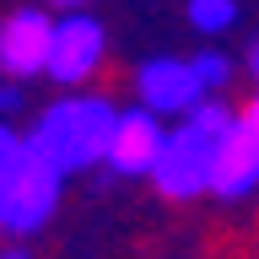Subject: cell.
Returning a JSON list of instances; mask_svg holds the SVG:
<instances>
[{
  "mask_svg": "<svg viewBox=\"0 0 259 259\" xmlns=\"http://www.w3.org/2000/svg\"><path fill=\"white\" fill-rule=\"evenodd\" d=\"M113 113H119V103H113L108 92H65L32 119V130L22 141H27L49 167H60V173L70 178V173H87V167L103 162Z\"/></svg>",
  "mask_w": 259,
  "mask_h": 259,
  "instance_id": "6da1fadb",
  "label": "cell"
},
{
  "mask_svg": "<svg viewBox=\"0 0 259 259\" xmlns=\"http://www.w3.org/2000/svg\"><path fill=\"white\" fill-rule=\"evenodd\" d=\"M227 124H232V108L222 97H200L173 130H162L157 162H151V184H157L167 200H194L205 194L210 184V162H216V146H222Z\"/></svg>",
  "mask_w": 259,
  "mask_h": 259,
  "instance_id": "7a4b0ae2",
  "label": "cell"
},
{
  "mask_svg": "<svg viewBox=\"0 0 259 259\" xmlns=\"http://www.w3.org/2000/svg\"><path fill=\"white\" fill-rule=\"evenodd\" d=\"M65 194V173L49 167L27 141H22V157L11 162V173L0 178V232L6 238H32L54 222Z\"/></svg>",
  "mask_w": 259,
  "mask_h": 259,
  "instance_id": "3957f363",
  "label": "cell"
},
{
  "mask_svg": "<svg viewBox=\"0 0 259 259\" xmlns=\"http://www.w3.org/2000/svg\"><path fill=\"white\" fill-rule=\"evenodd\" d=\"M108 60V27L92 11H60L49 16V49H44V76L65 92H81L87 81H97Z\"/></svg>",
  "mask_w": 259,
  "mask_h": 259,
  "instance_id": "277c9868",
  "label": "cell"
},
{
  "mask_svg": "<svg viewBox=\"0 0 259 259\" xmlns=\"http://www.w3.org/2000/svg\"><path fill=\"white\" fill-rule=\"evenodd\" d=\"M200 97L205 92H200L189 60H178V54H151V60L135 65V103L151 108L157 119H184Z\"/></svg>",
  "mask_w": 259,
  "mask_h": 259,
  "instance_id": "5b68a950",
  "label": "cell"
},
{
  "mask_svg": "<svg viewBox=\"0 0 259 259\" xmlns=\"http://www.w3.org/2000/svg\"><path fill=\"white\" fill-rule=\"evenodd\" d=\"M162 119L151 108H119L113 113V130H108V146H103V167L119 178H146L151 162H157V146H162Z\"/></svg>",
  "mask_w": 259,
  "mask_h": 259,
  "instance_id": "8992f818",
  "label": "cell"
},
{
  "mask_svg": "<svg viewBox=\"0 0 259 259\" xmlns=\"http://www.w3.org/2000/svg\"><path fill=\"white\" fill-rule=\"evenodd\" d=\"M44 49H49V11L44 6H16L0 16V76L32 81L44 76Z\"/></svg>",
  "mask_w": 259,
  "mask_h": 259,
  "instance_id": "52a82bcc",
  "label": "cell"
},
{
  "mask_svg": "<svg viewBox=\"0 0 259 259\" xmlns=\"http://www.w3.org/2000/svg\"><path fill=\"white\" fill-rule=\"evenodd\" d=\"M254 189H259V141L232 113V124H227L222 146H216V162H210L205 194H216V200H248Z\"/></svg>",
  "mask_w": 259,
  "mask_h": 259,
  "instance_id": "ba28073f",
  "label": "cell"
},
{
  "mask_svg": "<svg viewBox=\"0 0 259 259\" xmlns=\"http://www.w3.org/2000/svg\"><path fill=\"white\" fill-rule=\"evenodd\" d=\"M184 16H189V27L200 38H222V32L238 27V0H189Z\"/></svg>",
  "mask_w": 259,
  "mask_h": 259,
  "instance_id": "9c48e42d",
  "label": "cell"
},
{
  "mask_svg": "<svg viewBox=\"0 0 259 259\" xmlns=\"http://www.w3.org/2000/svg\"><path fill=\"white\" fill-rule=\"evenodd\" d=\"M189 70H194V81H200V92H205V97H216V92L232 87V60H227L222 49H200V54L189 60Z\"/></svg>",
  "mask_w": 259,
  "mask_h": 259,
  "instance_id": "30bf717a",
  "label": "cell"
},
{
  "mask_svg": "<svg viewBox=\"0 0 259 259\" xmlns=\"http://www.w3.org/2000/svg\"><path fill=\"white\" fill-rule=\"evenodd\" d=\"M22 157V135L11 130V119H0V178L11 173V162Z\"/></svg>",
  "mask_w": 259,
  "mask_h": 259,
  "instance_id": "8fae6325",
  "label": "cell"
},
{
  "mask_svg": "<svg viewBox=\"0 0 259 259\" xmlns=\"http://www.w3.org/2000/svg\"><path fill=\"white\" fill-rule=\"evenodd\" d=\"M16 108H22V81H6V76H0V119H11Z\"/></svg>",
  "mask_w": 259,
  "mask_h": 259,
  "instance_id": "7c38bea8",
  "label": "cell"
},
{
  "mask_svg": "<svg viewBox=\"0 0 259 259\" xmlns=\"http://www.w3.org/2000/svg\"><path fill=\"white\" fill-rule=\"evenodd\" d=\"M238 124H243V130H248V135L259 141V92H254V97H248V103L238 108Z\"/></svg>",
  "mask_w": 259,
  "mask_h": 259,
  "instance_id": "4fadbf2b",
  "label": "cell"
},
{
  "mask_svg": "<svg viewBox=\"0 0 259 259\" xmlns=\"http://www.w3.org/2000/svg\"><path fill=\"white\" fill-rule=\"evenodd\" d=\"M248 76H254V87H259V38L248 44Z\"/></svg>",
  "mask_w": 259,
  "mask_h": 259,
  "instance_id": "5bb4252c",
  "label": "cell"
},
{
  "mask_svg": "<svg viewBox=\"0 0 259 259\" xmlns=\"http://www.w3.org/2000/svg\"><path fill=\"white\" fill-rule=\"evenodd\" d=\"M44 6H60V11H81V6H92V0H44Z\"/></svg>",
  "mask_w": 259,
  "mask_h": 259,
  "instance_id": "9a60e30c",
  "label": "cell"
},
{
  "mask_svg": "<svg viewBox=\"0 0 259 259\" xmlns=\"http://www.w3.org/2000/svg\"><path fill=\"white\" fill-rule=\"evenodd\" d=\"M0 259H27V248H6V254H0Z\"/></svg>",
  "mask_w": 259,
  "mask_h": 259,
  "instance_id": "2e32d148",
  "label": "cell"
}]
</instances>
